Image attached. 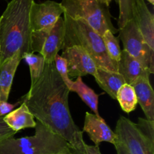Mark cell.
Masks as SVG:
<instances>
[{
	"mask_svg": "<svg viewBox=\"0 0 154 154\" xmlns=\"http://www.w3.org/2000/svg\"><path fill=\"white\" fill-rule=\"evenodd\" d=\"M69 88L61 79L54 63H45L43 73L20 102L35 118L63 137L72 150L86 154L83 132L74 122L69 107Z\"/></svg>",
	"mask_w": 154,
	"mask_h": 154,
	"instance_id": "cell-1",
	"label": "cell"
},
{
	"mask_svg": "<svg viewBox=\"0 0 154 154\" xmlns=\"http://www.w3.org/2000/svg\"><path fill=\"white\" fill-rule=\"evenodd\" d=\"M35 0H11L0 17V67L17 54L31 53L30 9Z\"/></svg>",
	"mask_w": 154,
	"mask_h": 154,
	"instance_id": "cell-2",
	"label": "cell"
},
{
	"mask_svg": "<svg viewBox=\"0 0 154 154\" xmlns=\"http://www.w3.org/2000/svg\"><path fill=\"white\" fill-rule=\"evenodd\" d=\"M63 14L64 42L63 50L72 46L81 47L91 57L98 68L117 72V64L108 57L102 35L85 21L72 19L69 15Z\"/></svg>",
	"mask_w": 154,
	"mask_h": 154,
	"instance_id": "cell-3",
	"label": "cell"
},
{
	"mask_svg": "<svg viewBox=\"0 0 154 154\" xmlns=\"http://www.w3.org/2000/svg\"><path fill=\"white\" fill-rule=\"evenodd\" d=\"M32 136L6 138L0 142V154H63L72 151L70 144L48 126L36 121Z\"/></svg>",
	"mask_w": 154,
	"mask_h": 154,
	"instance_id": "cell-4",
	"label": "cell"
},
{
	"mask_svg": "<svg viewBox=\"0 0 154 154\" xmlns=\"http://www.w3.org/2000/svg\"><path fill=\"white\" fill-rule=\"evenodd\" d=\"M64 13L75 20L85 21L100 35L107 30L116 34L119 32L111 22L109 6L102 0H62Z\"/></svg>",
	"mask_w": 154,
	"mask_h": 154,
	"instance_id": "cell-5",
	"label": "cell"
},
{
	"mask_svg": "<svg viewBox=\"0 0 154 154\" xmlns=\"http://www.w3.org/2000/svg\"><path fill=\"white\" fill-rule=\"evenodd\" d=\"M118 30L123 50L138 60L150 75L153 74L154 50L145 43L134 20H129Z\"/></svg>",
	"mask_w": 154,
	"mask_h": 154,
	"instance_id": "cell-6",
	"label": "cell"
},
{
	"mask_svg": "<svg viewBox=\"0 0 154 154\" xmlns=\"http://www.w3.org/2000/svg\"><path fill=\"white\" fill-rule=\"evenodd\" d=\"M114 132L129 154H154V138L145 135L129 119L120 116Z\"/></svg>",
	"mask_w": 154,
	"mask_h": 154,
	"instance_id": "cell-7",
	"label": "cell"
},
{
	"mask_svg": "<svg viewBox=\"0 0 154 154\" xmlns=\"http://www.w3.org/2000/svg\"><path fill=\"white\" fill-rule=\"evenodd\" d=\"M64 13L61 3L47 0L44 2H33L30 9V25L32 32L53 28Z\"/></svg>",
	"mask_w": 154,
	"mask_h": 154,
	"instance_id": "cell-8",
	"label": "cell"
},
{
	"mask_svg": "<svg viewBox=\"0 0 154 154\" xmlns=\"http://www.w3.org/2000/svg\"><path fill=\"white\" fill-rule=\"evenodd\" d=\"M62 57L67 62L69 75L71 78H82L87 75H96L97 66L90 55L79 46H72L63 50Z\"/></svg>",
	"mask_w": 154,
	"mask_h": 154,
	"instance_id": "cell-9",
	"label": "cell"
},
{
	"mask_svg": "<svg viewBox=\"0 0 154 154\" xmlns=\"http://www.w3.org/2000/svg\"><path fill=\"white\" fill-rule=\"evenodd\" d=\"M88 134L90 140L96 146H99L102 142H108L115 145L117 137L115 132L111 130L106 122L101 116L86 112L83 132Z\"/></svg>",
	"mask_w": 154,
	"mask_h": 154,
	"instance_id": "cell-10",
	"label": "cell"
},
{
	"mask_svg": "<svg viewBox=\"0 0 154 154\" xmlns=\"http://www.w3.org/2000/svg\"><path fill=\"white\" fill-rule=\"evenodd\" d=\"M132 19L145 43L154 50V16L144 0H132Z\"/></svg>",
	"mask_w": 154,
	"mask_h": 154,
	"instance_id": "cell-11",
	"label": "cell"
},
{
	"mask_svg": "<svg viewBox=\"0 0 154 154\" xmlns=\"http://www.w3.org/2000/svg\"><path fill=\"white\" fill-rule=\"evenodd\" d=\"M117 72L122 75L126 84L130 85L139 78L150 79V75L138 60L124 50L121 51L120 60L117 63Z\"/></svg>",
	"mask_w": 154,
	"mask_h": 154,
	"instance_id": "cell-12",
	"label": "cell"
},
{
	"mask_svg": "<svg viewBox=\"0 0 154 154\" xmlns=\"http://www.w3.org/2000/svg\"><path fill=\"white\" fill-rule=\"evenodd\" d=\"M64 42V21L60 17L45 39L40 54L45 58V63H54L56 56L63 50Z\"/></svg>",
	"mask_w": 154,
	"mask_h": 154,
	"instance_id": "cell-13",
	"label": "cell"
},
{
	"mask_svg": "<svg viewBox=\"0 0 154 154\" xmlns=\"http://www.w3.org/2000/svg\"><path fill=\"white\" fill-rule=\"evenodd\" d=\"M137 102L144 111L147 120L154 121V92L149 78H139L132 84Z\"/></svg>",
	"mask_w": 154,
	"mask_h": 154,
	"instance_id": "cell-14",
	"label": "cell"
},
{
	"mask_svg": "<svg viewBox=\"0 0 154 154\" xmlns=\"http://www.w3.org/2000/svg\"><path fill=\"white\" fill-rule=\"evenodd\" d=\"M22 56L17 54L5 61L0 67V102H8L15 73Z\"/></svg>",
	"mask_w": 154,
	"mask_h": 154,
	"instance_id": "cell-15",
	"label": "cell"
},
{
	"mask_svg": "<svg viewBox=\"0 0 154 154\" xmlns=\"http://www.w3.org/2000/svg\"><path fill=\"white\" fill-rule=\"evenodd\" d=\"M6 124L16 133L21 129L26 128H35L36 121L25 103L21 102L17 108L3 117Z\"/></svg>",
	"mask_w": 154,
	"mask_h": 154,
	"instance_id": "cell-16",
	"label": "cell"
},
{
	"mask_svg": "<svg viewBox=\"0 0 154 154\" xmlns=\"http://www.w3.org/2000/svg\"><path fill=\"white\" fill-rule=\"evenodd\" d=\"M94 78L98 85L113 99H116L119 89L126 84L122 75L118 72L102 68H97Z\"/></svg>",
	"mask_w": 154,
	"mask_h": 154,
	"instance_id": "cell-17",
	"label": "cell"
},
{
	"mask_svg": "<svg viewBox=\"0 0 154 154\" xmlns=\"http://www.w3.org/2000/svg\"><path fill=\"white\" fill-rule=\"evenodd\" d=\"M69 91L76 93L81 100L93 111L96 116H100L99 113V95L96 94L94 90L84 84L82 78H77L76 81H72Z\"/></svg>",
	"mask_w": 154,
	"mask_h": 154,
	"instance_id": "cell-18",
	"label": "cell"
},
{
	"mask_svg": "<svg viewBox=\"0 0 154 154\" xmlns=\"http://www.w3.org/2000/svg\"><path fill=\"white\" fill-rule=\"evenodd\" d=\"M116 100H117L121 109L126 114H130L135 111L138 105L134 88L128 84H124L119 89Z\"/></svg>",
	"mask_w": 154,
	"mask_h": 154,
	"instance_id": "cell-19",
	"label": "cell"
},
{
	"mask_svg": "<svg viewBox=\"0 0 154 154\" xmlns=\"http://www.w3.org/2000/svg\"><path fill=\"white\" fill-rule=\"evenodd\" d=\"M23 60L26 62L29 67L30 78H31L30 87H32L37 82L43 73L45 66V58L40 54H36L29 53V54H26L23 57Z\"/></svg>",
	"mask_w": 154,
	"mask_h": 154,
	"instance_id": "cell-20",
	"label": "cell"
},
{
	"mask_svg": "<svg viewBox=\"0 0 154 154\" xmlns=\"http://www.w3.org/2000/svg\"><path fill=\"white\" fill-rule=\"evenodd\" d=\"M102 37L108 57L114 63L117 64L121 55L119 38L116 37L110 30L105 32Z\"/></svg>",
	"mask_w": 154,
	"mask_h": 154,
	"instance_id": "cell-21",
	"label": "cell"
},
{
	"mask_svg": "<svg viewBox=\"0 0 154 154\" xmlns=\"http://www.w3.org/2000/svg\"><path fill=\"white\" fill-rule=\"evenodd\" d=\"M119 29L122 28L129 20L132 19V0H118Z\"/></svg>",
	"mask_w": 154,
	"mask_h": 154,
	"instance_id": "cell-22",
	"label": "cell"
},
{
	"mask_svg": "<svg viewBox=\"0 0 154 154\" xmlns=\"http://www.w3.org/2000/svg\"><path fill=\"white\" fill-rule=\"evenodd\" d=\"M54 66H55V69L57 73L59 74L61 79L63 80V81L69 90L73 81L70 79V77L69 75L67 62H66V59L62 57L61 55L57 54L54 59Z\"/></svg>",
	"mask_w": 154,
	"mask_h": 154,
	"instance_id": "cell-23",
	"label": "cell"
},
{
	"mask_svg": "<svg viewBox=\"0 0 154 154\" xmlns=\"http://www.w3.org/2000/svg\"><path fill=\"white\" fill-rule=\"evenodd\" d=\"M3 117H0V142L6 138L14 137L17 134L6 124Z\"/></svg>",
	"mask_w": 154,
	"mask_h": 154,
	"instance_id": "cell-24",
	"label": "cell"
},
{
	"mask_svg": "<svg viewBox=\"0 0 154 154\" xmlns=\"http://www.w3.org/2000/svg\"><path fill=\"white\" fill-rule=\"evenodd\" d=\"M20 105V101H17V102L14 104H10L7 102H0V117H5L14 111L15 108Z\"/></svg>",
	"mask_w": 154,
	"mask_h": 154,
	"instance_id": "cell-25",
	"label": "cell"
},
{
	"mask_svg": "<svg viewBox=\"0 0 154 154\" xmlns=\"http://www.w3.org/2000/svg\"><path fill=\"white\" fill-rule=\"evenodd\" d=\"M85 152L86 154H102L99 146L96 145H88L85 144Z\"/></svg>",
	"mask_w": 154,
	"mask_h": 154,
	"instance_id": "cell-26",
	"label": "cell"
},
{
	"mask_svg": "<svg viewBox=\"0 0 154 154\" xmlns=\"http://www.w3.org/2000/svg\"><path fill=\"white\" fill-rule=\"evenodd\" d=\"M115 147L116 150H117V154H129L128 153L127 150L126 149V147L123 145L120 142H119L117 141V142L116 143V144L114 145Z\"/></svg>",
	"mask_w": 154,
	"mask_h": 154,
	"instance_id": "cell-27",
	"label": "cell"
},
{
	"mask_svg": "<svg viewBox=\"0 0 154 154\" xmlns=\"http://www.w3.org/2000/svg\"><path fill=\"white\" fill-rule=\"evenodd\" d=\"M102 1L103 2L105 3V4L106 5H108V6L110 5V3H111L112 1H115L116 2H117V4H118V0H102Z\"/></svg>",
	"mask_w": 154,
	"mask_h": 154,
	"instance_id": "cell-28",
	"label": "cell"
},
{
	"mask_svg": "<svg viewBox=\"0 0 154 154\" xmlns=\"http://www.w3.org/2000/svg\"><path fill=\"white\" fill-rule=\"evenodd\" d=\"M63 154H82V153H80V152L76 151V150H72V151L69 152V153H63Z\"/></svg>",
	"mask_w": 154,
	"mask_h": 154,
	"instance_id": "cell-29",
	"label": "cell"
},
{
	"mask_svg": "<svg viewBox=\"0 0 154 154\" xmlns=\"http://www.w3.org/2000/svg\"><path fill=\"white\" fill-rule=\"evenodd\" d=\"M148 2H150L151 5H154V0H147Z\"/></svg>",
	"mask_w": 154,
	"mask_h": 154,
	"instance_id": "cell-30",
	"label": "cell"
}]
</instances>
